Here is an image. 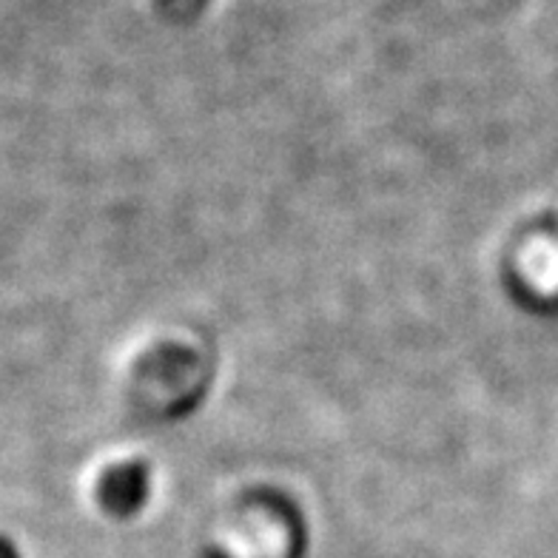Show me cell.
<instances>
[{
  "mask_svg": "<svg viewBox=\"0 0 558 558\" xmlns=\"http://www.w3.org/2000/svg\"><path fill=\"white\" fill-rule=\"evenodd\" d=\"M148 499V468L143 462H120L97 482V501L109 515L129 519Z\"/></svg>",
  "mask_w": 558,
  "mask_h": 558,
  "instance_id": "6da1fadb",
  "label": "cell"
}]
</instances>
